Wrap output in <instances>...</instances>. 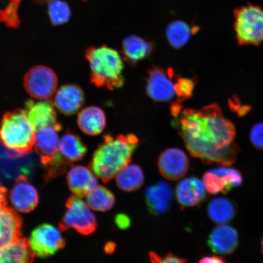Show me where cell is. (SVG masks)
<instances>
[{
	"label": "cell",
	"instance_id": "obj_20",
	"mask_svg": "<svg viewBox=\"0 0 263 263\" xmlns=\"http://www.w3.org/2000/svg\"><path fill=\"white\" fill-rule=\"evenodd\" d=\"M97 176L91 169L83 166L72 167L67 174L69 189L74 195L83 197L98 186Z\"/></svg>",
	"mask_w": 263,
	"mask_h": 263
},
{
	"label": "cell",
	"instance_id": "obj_5",
	"mask_svg": "<svg viewBox=\"0 0 263 263\" xmlns=\"http://www.w3.org/2000/svg\"><path fill=\"white\" fill-rule=\"evenodd\" d=\"M234 28L240 45H259L263 42V9L258 6H241L234 12Z\"/></svg>",
	"mask_w": 263,
	"mask_h": 263
},
{
	"label": "cell",
	"instance_id": "obj_9",
	"mask_svg": "<svg viewBox=\"0 0 263 263\" xmlns=\"http://www.w3.org/2000/svg\"><path fill=\"white\" fill-rule=\"evenodd\" d=\"M29 241L35 255L40 258L54 255L65 246L60 230L48 223L39 226L33 230Z\"/></svg>",
	"mask_w": 263,
	"mask_h": 263
},
{
	"label": "cell",
	"instance_id": "obj_14",
	"mask_svg": "<svg viewBox=\"0 0 263 263\" xmlns=\"http://www.w3.org/2000/svg\"><path fill=\"white\" fill-rule=\"evenodd\" d=\"M25 112L29 123L36 132L58 124L54 104L48 100L26 102Z\"/></svg>",
	"mask_w": 263,
	"mask_h": 263
},
{
	"label": "cell",
	"instance_id": "obj_13",
	"mask_svg": "<svg viewBox=\"0 0 263 263\" xmlns=\"http://www.w3.org/2000/svg\"><path fill=\"white\" fill-rule=\"evenodd\" d=\"M61 129V125L58 123L35 133L34 149L45 166L51 163L58 152L60 143L58 133Z\"/></svg>",
	"mask_w": 263,
	"mask_h": 263
},
{
	"label": "cell",
	"instance_id": "obj_29",
	"mask_svg": "<svg viewBox=\"0 0 263 263\" xmlns=\"http://www.w3.org/2000/svg\"><path fill=\"white\" fill-rule=\"evenodd\" d=\"M48 10L49 18L52 25H64L70 18V6L62 0H51L49 2Z\"/></svg>",
	"mask_w": 263,
	"mask_h": 263
},
{
	"label": "cell",
	"instance_id": "obj_32",
	"mask_svg": "<svg viewBox=\"0 0 263 263\" xmlns=\"http://www.w3.org/2000/svg\"><path fill=\"white\" fill-rule=\"evenodd\" d=\"M250 140L256 149L263 151V123H258L252 127Z\"/></svg>",
	"mask_w": 263,
	"mask_h": 263
},
{
	"label": "cell",
	"instance_id": "obj_39",
	"mask_svg": "<svg viewBox=\"0 0 263 263\" xmlns=\"http://www.w3.org/2000/svg\"><path fill=\"white\" fill-rule=\"evenodd\" d=\"M261 250H262V254H263V238H262V240H261Z\"/></svg>",
	"mask_w": 263,
	"mask_h": 263
},
{
	"label": "cell",
	"instance_id": "obj_4",
	"mask_svg": "<svg viewBox=\"0 0 263 263\" xmlns=\"http://www.w3.org/2000/svg\"><path fill=\"white\" fill-rule=\"evenodd\" d=\"M35 135L25 110L17 108L3 115L0 123V142L11 153L21 156L31 153Z\"/></svg>",
	"mask_w": 263,
	"mask_h": 263
},
{
	"label": "cell",
	"instance_id": "obj_15",
	"mask_svg": "<svg viewBox=\"0 0 263 263\" xmlns=\"http://www.w3.org/2000/svg\"><path fill=\"white\" fill-rule=\"evenodd\" d=\"M13 206L18 212L29 213L34 210L39 203L37 190L24 176L17 177L10 193Z\"/></svg>",
	"mask_w": 263,
	"mask_h": 263
},
{
	"label": "cell",
	"instance_id": "obj_24",
	"mask_svg": "<svg viewBox=\"0 0 263 263\" xmlns=\"http://www.w3.org/2000/svg\"><path fill=\"white\" fill-rule=\"evenodd\" d=\"M122 47L125 60L132 64L149 57L154 49L152 43L137 35L128 36L123 41Z\"/></svg>",
	"mask_w": 263,
	"mask_h": 263
},
{
	"label": "cell",
	"instance_id": "obj_26",
	"mask_svg": "<svg viewBox=\"0 0 263 263\" xmlns=\"http://www.w3.org/2000/svg\"><path fill=\"white\" fill-rule=\"evenodd\" d=\"M115 177L118 188L126 192L139 190L143 185L144 180L142 170L134 164H127Z\"/></svg>",
	"mask_w": 263,
	"mask_h": 263
},
{
	"label": "cell",
	"instance_id": "obj_30",
	"mask_svg": "<svg viewBox=\"0 0 263 263\" xmlns=\"http://www.w3.org/2000/svg\"><path fill=\"white\" fill-rule=\"evenodd\" d=\"M23 0H9L4 9L0 8V22L9 28H17L21 25L18 15L20 6Z\"/></svg>",
	"mask_w": 263,
	"mask_h": 263
},
{
	"label": "cell",
	"instance_id": "obj_17",
	"mask_svg": "<svg viewBox=\"0 0 263 263\" xmlns=\"http://www.w3.org/2000/svg\"><path fill=\"white\" fill-rule=\"evenodd\" d=\"M85 96L82 88L76 84H66L55 95L54 106L61 113L71 116L83 106Z\"/></svg>",
	"mask_w": 263,
	"mask_h": 263
},
{
	"label": "cell",
	"instance_id": "obj_34",
	"mask_svg": "<svg viewBox=\"0 0 263 263\" xmlns=\"http://www.w3.org/2000/svg\"><path fill=\"white\" fill-rule=\"evenodd\" d=\"M115 223L117 226L121 229H126L130 225V220L127 215L124 214H119L115 217Z\"/></svg>",
	"mask_w": 263,
	"mask_h": 263
},
{
	"label": "cell",
	"instance_id": "obj_25",
	"mask_svg": "<svg viewBox=\"0 0 263 263\" xmlns=\"http://www.w3.org/2000/svg\"><path fill=\"white\" fill-rule=\"evenodd\" d=\"M207 213L210 219L218 224L232 221L236 213L234 202L226 197L214 199L207 206Z\"/></svg>",
	"mask_w": 263,
	"mask_h": 263
},
{
	"label": "cell",
	"instance_id": "obj_18",
	"mask_svg": "<svg viewBox=\"0 0 263 263\" xmlns=\"http://www.w3.org/2000/svg\"><path fill=\"white\" fill-rule=\"evenodd\" d=\"M206 189L202 180L196 177H189L178 183L176 190L177 201L183 207H193L201 204L206 197Z\"/></svg>",
	"mask_w": 263,
	"mask_h": 263
},
{
	"label": "cell",
	"instance_id": "obj_35",
	"mask_svg": "<svg viewBox=\"0 0 263 263\" xmlns=\"http://www.w3.org/2000/svg\"><path fill=\"white\" fill-rule=\"evenodd\" d=\"M199 262L200 263H223L226 262L225 259L219 256H205L200 259Z\"/></svg>",
	"mask_w": 263,
	"mask_h": 263
},
{
	"label": "cell",
	"instance_id": "obj_22",
	"mask_svg": "<svg viewBox=\"0 0 263 263\" xmlns=\"http://www.w3.org/2000/svg\"><path fill=\"white\" fill-rule=\"evenodd\" d=\"M78 125L85 134L96 136L102 133L106 126V115L101 108L90 106L84 108L78 115Z\"/></svg>",
	"mask_w": 263,
	"mask_h": 263
},
{
	"label": "cell",
	"instance_id": "obj_12",
	"mask_svg": "<svg viewBox=\"0 0 263 263\" xmlns=\"http://www.w3.org/2000/svg\"><path fill=\"white\" fill-rule=\"evenodd\" d=\"M158 167L160 174L167 180H179L188 172L189 158L182 150L170 148L161 154L158 160Z\"/></svg>",
	"mask_w": 263,
	"mask_h": 263
},
{
	"label": "cell",
	"instance_id": "obj_2",
	"mask_svg": "<svg viewBox=\"0 0 263 263\" xmlns=\"http://www.w3.org/2000/svg\"><path fill=\"white\" fill-rule=\"evenodd\" d=\"M139 140L134 134L104 136L93 154L90 167L98 178L109 182L129 164Z\"/></svg>",
	"mask_w": 263,
	"mask_h": 263
},
{
	"label": "cell",
	"instance_id": "obj_3",
	"mask_svg": "<svg viewBox=\"0 0 263 263\" xmlns=\"http://www.w3.org/2000/svg\"><path fill=\"white\" fill-rule=\"evenodd\" d=\"M85 57L89 62L92 84L111 90L123 86L124 64L117 51L106 45L92 47L85 51Z\"/></svg>",
	"mask_w": 263,
	"mask_h": 263
},
{
	"label": "cell",
	"instance_id": "obj_7",
	"mask_svg": "<svg viewBox=\"0 0 263 263\" xmlns=\"http://www.w3.org/2000/svg\"><path fill=\"white\" fill-rule=\"evenodd\" d=\"M67 211L59 223L61 232L73 229L81 235H88L97 228V221L90 206L80 197L73 195L66 203Z\"/></svg>",
	"mask_w": 263,
	"mask_h": 263
},
{
	"label": "cell",
	"instance_id": "obj_6",
	"mask_svg": "<svg viewBox=\"0 0 263 263\" xmlns=\"http://www.w3.org/2000/svg\"><path fill=\"white\" fill-rule=\"evenodd\" d=\"M87 149L80 137L73 132L68 130L60 140L59 151L51 163L46 166V180L63 174L72 163L84 159Z\"/></svg>",
	"mask_w": 263,
	"mask_h": 263
},
{
	"label": "cell",
	"instance_id": "obj_38",
	"mask_svg": "<svg viewBox=\"0 0 263 263\" xmlns=\"http://www.w3.org/2000/svg\"><path fill=\"white\" fill-rule=\"evenodd\" d=\"M34 1L37 2L39 3H45L50 2L51 0H34Z\"/></svg>",
	"mask_w": 263,
	"mask_h": 263
},
{
	"label": "cell",
	"instance_id": "obj_27",
	"mask_svg": "<svg viewBox=\"0 0 263 263\" xmlns=\"http://www.w3.org/2000/svg\"><path fill=\"white\" fill-rule=\"evenodd\" d=\"M198 31L195 27L191 28L186 22L174 21L167 26L166 35L169 44L174 48L180 49L190 41L192 35Z\"/></svg>",
	"mask_w": 263,
	"mask_h": 263
},
{
	"label": "cell",
	"instance_id": "obj_11",
	"mask_svg": "<svg viewBox=\"0 0 263 263\" xmlns=\"http://www.w3.org/2000/svg\"><path fill=\"white\" fill-rule=\"evenodd\" d=\"M242 176L238 170L232 167H221L212 169L203 176L205 189L212 195L227 193L241 185Z\"/></svg>",
	"mask_w": 263,
	"mask_h": 263
},
{
	"label": "cell",
	"instance_id": "obj_19",
	"mask_svg": "<svg viewBox=\"0 0 263 263\" xmlns=\"http://www.w3.org/2000/svg\"><path fill=\"white\" fill-rule=\"evenodd\" d=\"M22 220L16 210L0 207V248L22 237Z\"/></svg>",
	"mask_w": 263,
	"mask_h": 263
},
{
	"label": "cell",
	"instance_id": "obj_10",
	"mask_svg": "<svg viewBox=\"0 0 263 263\" xmlns=\"http://www.w3.org/2000/svg\"><path fill=\"white\" fill-rule=\"evenodd\" d=\"M174 71L159 67H154L148 72L146 80V93L156 102L172 100L176 95L175 83L173 78Z\"/></svg>",
	"mask_w": 263,
	"mask_h": 263
},
{
	"label": "cell",
	"instance_id": "obj_28",
	"mask_svg": "<svg viewBox=\"0 0 263 263\" xmlns=\"http://www.w3.org/2000/svg\"><path fill=\"white\" fill-rule=\"evenodd\" d=\"M86 197L88 205L95 211H108L115 204L114 194L103 186H97Z\"/></svg>",
	"mask_w": 263,
	"mask_h": 263
},
{
	"label": "cell",
	"instance_id": "obj_37",
	"mask_svg": "<svg viewBox=\"0 0 263 263\" xmlns=\"http://www.w3.org/2000/svg\"><path fill=\"white\" fill-rule=\"evenodd\" d=\"M116 245L113 242H108L107 244L105 246L104 251L107 254H111L115 251Z\"/></svg>",
	"mask_w": 263,
	"mask_h": 263
},
{
	"label": "cell",
	"instance_id": "obj_1",
	"mask_svg": "<svg viewBox=\"0 0 263 263\" xmlns=\"http://www.w3.org/2000/svg\"><path fill=\"white\" fill-rule=\"evenodd\" d=\"M175 127L191 155L205 164L229 166L239 151L235 125L216 104L200 110L186 108L174 117Z\"/></svg>",
	"mask_w": 263,
	"mask_h": 263
},
{
	"label": "cell",
	"instance_id": "obj_23",
	"mask_svg": "<svg viewBox=\"0 0 263 263\" xmlns=\"http://www.w3.org/2000/svg\"><path fill=\"white\" fill-rule=\"evenodd\" d=\"M35 256L26 238L19 239L0 248V262H32Z\"/></svg>",
	"mask_w": 263,
	"mask_h": 263
},
{
	"label": "cell",
	"instance_id": "obj_8",
	"mask_svg": "<svg viewBox=\"0 0 263 263\" xmlns=\"http://www.w3.org/2000/svg\"><path fill=\"white\" fill-rule=\"evenodd\" d=\"M58 80L50 68L44 65L32 67L24 77L25 90L32 98L48 100L57 91Z\"/></svg>",
	"mask_w": 263,
	"mask_h": 263
},
{
	"label": "cell",
	"instance_id": "obj_21",
	"mask_svg": "<svg viewBox=\"0 0 263 263\" xmlns=\"http://www.w3.org/2000/svg\"><path fill=\"white\" fill-rule=\"evenodd\" d=\"M173 195L172 187L163 181L148 187L145 192L148 209L154 215L166 213L170 209Z\"/></svg>",
	"mask_w": 263,
	"mask_h": 263
},
{
	"label": "cell",
	"instance_id": "obj_36",
	"mask_svg": "<svg viewBox=\"0 0 263 263\" xmlns=\"http://www.w3.org/2000/svg\"><path fill=\"white\" fill-rule=\"evenodd\" d=\"M7 205V190L0 183V207Z\"/></svg>",
	"mask_w": 263,
	"mask_h": 263
},
{
	"label": "cell",
	"instance_id": "obj_16",
	"mask_svg": "<svg viewBox=\"0 0 263 263\" xmlns=\"http://www.w3.org/2000/svg\"><path fill=\"white\" fill-rule=\"evenodd\" d=\"M237 230L232 226L219 224L210 233L208 245L216 254L228 255L233 254L238 246Z\"/></svg>",
	"mask_w": 263,
	"mask_h": 263
},
{
	"label": "cell",
	"instance_id": "obj_33",
	"mask_svg": "<svg viewBox=\"0 0 263 263\" xmlns=\"http://www.w3.org/2000/svg\"><path fill=\"white\" fill-rule=\"evenodd\" d=\"M151 261L153 262H186L185 259L178 257V256L169 254L164 257L156 254V253L151 252L149 254Z\"/></svg>",
	"mask_w": 263,
	"mask_h": 263
},
{
	"label": "cell",
	"instance_id": "obj_31",
	"mask_svg": "<svg viewBox=\"0 0 263 263\" xmlns=\"http://www.w3.org/2000/svg\"><path fill=\"white\" fill-rule=\"evenodd\" d=\"M195 87V82L190 78H179L175 82L176 95L179 103L192 97Z\"/></svg>",
	"mask_w": 263,
	"mask_h": 263
}]
</instances>
